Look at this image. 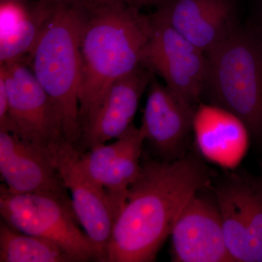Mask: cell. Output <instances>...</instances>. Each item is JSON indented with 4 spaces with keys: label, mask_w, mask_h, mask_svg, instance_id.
Instances as JSON below:
<instances>
[{
    "label": "cell",
    "mask_w": 262,
    "mask_h": 262,
    "mask_svg": "<svg viewBox=\"0 0 262 262\" xmlns=\"http://www.w3.org/2000/svg\"><path fill=\"white\" fill-rule=\"evenodd\" d=\"M208 167L194 155L149 160L115 221L105 262H151L189 198L208 186Z\"/></svg>",
    "instance_id": "cell-1"
},
{
    "label": "cell",
    "mask_w": 262,
    "mask_h": 262,
    "mask_svg": "<svg viewBox=\"0 0 262 262\" xmlns=\"http://www.w3.org/2000/svg\"><path fill=\"white\" fill-rule=\"evenodd\" d=\"M80 120L83 130L114 82L144 64L151 19L123 1L83 8Z\"/></svg>",
    "instance_id": "cell-2"
},
{
    "label": "cell",
    "mask_w": 262,
    "mask_h": 262,
    "mask_svg": "<svg viewBox=\"0 0 262 262\" xmlns=\"http://www.w3.org/2000/svg\"><path fill=\"white\" fill-rule=\"evenodd\" d=\"M29 66L61 117L66 141L77 149L80 120V37L83 8L72 0L48 4Z\"/></svg>",
    "instance_id": "cell-3"
},
{
    "label": "cell",
    "mask_w": 262,
    "mask_h": 262,
    "mask_svg": "<svg viewBox=\"0 0 262 262\" xmlns=\"http://www.w3.org/2000/svg\"><path fill=\"white\" fill-rule=\"evenodd\" d=\"M206 55L203 94L210 104L237 117L250 134L262 140L261 37L236 27Z\"/></svg>",
    "instance_id": "cell-4"
},
{
    "label": "cell",
    "mask_w": 262,
    "mask_h": 262,
    "mask_svg": "<svg viewBox=\"0 0 262 262\" xmlns=\"http://www.w3.org/2000/svg\"><path fill=\"white\" fill-rule=\"evenodd\" d=\"M0 215L13 228L57 245L75 262L101 261L97 248L76 217L71 199L44 193L15 194L2 184Z\"/></svg>",
    "instance_id": "cell-5"
},
{
    "label": "cell",
    "mask_w": 262,
    "mask_h": 262,
    "mask_svg": "<svg viewBox=\"0 0 262 262\" xmlns=\"http://www.w3.org/2000/svg\"><path fill=\"white\" fill-rule=\"evenodd\" d=\"M0 76L8 94L9 132L53 155L66 141L61 117L30 66L21 59L1 63Z\"/></svg>",
    "instance_id": "cell-6"
},
{
    "label": "cell",
    "mask_w": 262,
    "mask_h": 262,
    "mask_svg": "<svg viewBox=\"0 0 262 262\" xmlns=\"http://www.w3.org/2000/svg\"><path fill=\"white\" fill-rule=\"evenodd\" d=\"M150 19L151 32L144 64L161 76L169 89L196 106L206 84V53L158 15Z\"/></svg>",
    "instance_id": "cell-7"
},
{
    "label": "cell",
    "mask_w": 262,
    "mask_h": 262,
    "mask_svg": "<svg viewBox=\"0 0 262 262\" xmlns=\"http://www.w3.org/2000/svg\"><path fill=\"white\" fill-rule=\"evenodd\" d=\"M79 155L73 144L64 141L53 151V159L79 223L105 262L115 216L105 191L82 170Z\"/></svg>",
    "instance_id": "cell-8"
},
{
    "label": "cell",
    "mask_w": 262,
    "mask_h": 262,
    "mask_svg": "<svg viewBox=\"0 0 262 262\" xmlns=\"http://www.w3.org/2000/svg\"><path fill=\"white\" fill-rule=\"evenodd\" d=\"M170 236L173 261L234 262L226 244L216 201L201 190L183 207Z\"/></svg>",
    "instance_id": "cell-9"
},
{
    "label": "cell",
    "mask_w": 262,
    "mask_h": 262,
    "mask_svg": "<svg viewBox=\"0 0 262 262\" xmlns=\"http://www.w3.org/2000/svg\"><path fill=\"white\" fill-rule=\"evenodd\" d=\"M144 141L141 127L134 125L127 134L111 144L80 151V166L106 192L115 219L125 203L129 188L140 173Z\"/></svg>",
    "instance_id": "cell-10"
},
{
    "label": "cell",
    "mask_w": 262,
    "mask_h": 262,
    "mask_svg": "<svg viewBox=\"0 0 262 262\" xmlns=\"http://www.w3.org/2000/svg\"><path fill=\"white\" fill-rule=\"evenodd\" d=\"M196 107L152 77L140 127L158 160L173 161L185 155Z\"/></svg>",
    "instance_id": "cell-11"
},
{
    "label": "cell",
    "mask_w": 262,
    "mask_h": 262,
    "mask_svg": "<svg viewBox=\"0 0 262 262\" xmlns=\"http://www.w3.org/2000/svg\"><path fill=\"white\" fill-rule=\"evenodd\" d=\"M152 77L142 64L114 82L82 130L77 149L84 152L127 134Z\"/></svg>",
    "instance_id": "cell-12"
},
{
    "label": "cell",
    "mask_w": 262,
    "mask_h": 262,
    "mask_svg": "<svg viewBox=\"0 0 262 262\" xmlns=\"http://www.w3.org/2000/svg\"><path fill=\"white\" fill-rule=\"evenodd\" d=\"M0 174L8 192L44 193L71 199L53 155L7 131H0Z\"/></svg>",
    "instance_id": "cell-13"
},
{
    "label": "cell",
    "mask_w": 262,
    "mask_h": 262,
    "mask_svg": "<svg viewBox=\"0 0 262 262\" xmlns=\"http://www.w3.org/2000/svg\"><path fill=\"white\" fill-rule=\"evenodd\" d=\"M155 14L206 54L236 28L230 0H162Z\"/></svg>",
    "instance_id": "cell-14"
},
{
    "label": "cell",
    "mask_w": 262,
    "mask_h": 262,
    "mask_svg": "<svg viewBox=\"0 0 262 262\" xmlns=\"http://www.w3.org/2000/svg\"><path fill=\"white\" fill-rule=\"evenodd\" d=\"M193 130L201 152L213 161L225 165L241 159L250 134L237 117L210 103L198 105Z\"/></svg>",
    "instance_id": "cell-15"
},
{
    "label": "cell",
    "mask_w": 262,
    "mask_h": 262,
    "mask_svg": "<svg viewBox=\"0 0 262 262\" xmlns=\"http://www.w3.org/2000/svg\"><path fill=\"white\" fill-rule=\"evenodd\" d=\"M226 244L234 262H250L246 177L231 176L215 189Z\"/></svg>",
    "instance_id": "cell-16"
},
{
    "label": "cell",
    "mask_w": 262,
    "mask_h": 262,
    "mask_svg": "<svg viewBox=\"0 0 262 262\" xmlns=\"http://www.w3.org/2000/svg\"><path fill=\"white\" fill-rule=\"evenodd\" d=\"M0 262H75L48 239L24 233L0 222Z\"/></svg>",
    "instance_id": "cell-17"
},
{
    "label": "cell",
    "mask_w": 262,
    "mask_h": 262,
    "mask_svg": "<svg viewBox=\"0 0 262 262\" xmlns=\"http://www.w3.org/2000/svg\"><path fill=\"white\" fill-rule=\"evenodd\" d=\"M47 10V5L42 3L37 11L26 13L20 18L1 27V63L21 59L26 53L29 54L37 41Z\"/></svg>",
    "instance_id": "cell-18"
},
{
    "label": "cell",
    "mask_w": 262,
    "mask_h": 262,
    "mask_svg": "<svg viewBox=\"0 0 262 262\" xmlns=\"http://www.w3.org/2000/svg\"><path fill=\"white\" fill-rule=\"evenodd\" d=\"M250 262H262V179L246 177Z\"/></svg>",
    "instance_id": "cell-19"
},
{
    "label": "cell",
    "mask_w": 262,
    "mask_h": 262,
    "mask_svg": "<svg viewBox=\"0 0 262 262\" xmlns=\"http://www.w3.org/2000/svg\"><path fill=\"white\" fill-rule=\"evenodd\" d=\"M0 131H10L9 104L4 79L0 76Z\"/></svg>",
    "instance_id": "cell-20"
},
{
    "label": "cell",
    "mask_w": 262,
    "mask_h": 262,
    "mask_svg": "<svg viewBox=\"0 0 262 262\" xmlns=\"http://www.w3.org/2000/svg\"><path fill=\"white\" fill-rule=\"evenodd\" d=\"M72 1L80 5L82 8L91 9V8L105 6V5L115 4L122 0H72Z\"/></svg>",
    "instance_id": "cell-21"
},
{
    "label": "cell",
    "mask_w": 262,
    "mask_h": 262,
    "mask_svg": "<svg viewBox=\"0 0 262 262\" xmlns=\"http://www.w3.org/2000/svg\"><path fill=\"white\" fill-rule=\"evenodd\" d=\"M124 3L130 5L133 8H135L136 9H139L141 7L145 6V5L151 4L158 0H122Z\"/></svg>",
    "instance_id": "cell-22"
},
{
    "label": "cell",
    "mask_w": 262,
    "mask_h": 262,
    "mask_svg": "<svg viewBox=\"0 0 262 262\" xmlns=\"http://www.w3.org/2000/svg\"><path fill=\"white\" fill-rule=\"evenodd\" d=\"M58 1L60 0H42V3H46V4H52V3H57Z\"/></svg>",
    "instance_id": "cell-23"
},
{
    "label": "cell",
    "mask_w": 262,
    "mask_h": 262,
    "mask_svg": "<svg viewBox=\"0 0 262 262\" xmlns=\"http://www.w3.org/2000/svg\"><path fill=\"white\" fill-rule=\"evenodd\" d=\"M261 169H262V163H261Z\"/></svg>",
    "instance_id": "cell-24"
},
{
    "label": "cell",
    "mask_w": 262,
    "mask_h": 262,
    "mask_svg": "<svg viewBox=\"0 0 262 262\" xmlns=\"http://www.w3.org/2000/svg\"><path fill=\"white\" fill-rule=\"evenodd\" d=\"M261 40H262V37H261Z\"/></svg>",
    "instance_id": "cell-25"
}]
</instances>
